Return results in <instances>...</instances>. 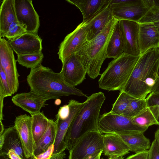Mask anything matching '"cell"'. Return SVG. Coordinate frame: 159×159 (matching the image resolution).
Returning a JSON list of instances; mask_svg holds the SVG:
<instances>
[{
    "mask_svg": "<svg viewBox=\"0 0 159 159\" xmlns=\"http://www.w3.org/2000/svg\"><path fill=\"white\" fill-rule=\"evenodd\" d=\"M158 47L151 48L140 55L128 81L120 91L145 99L151 92L158 78Z\"/></svg>",
    "mask_w": 159,
    "mask_h": 159,
    "instance_id": "obj_1",
    "label": "cell"
},
{
    "mask_svg": "<svg viewBox=\"0 0 159 159\" xmlns=\"http://www.w3.org/2000/svg\"><path fill=\"white\" fill-rule=\"evenodd\" d=\"M27 81L31 90L49 100L72 95L86 98L88 97L67 83L60 72H55L41 64L30 69Z\"/></svg>",
    "mask_w": 159,
    "mask_h": 159,
    "instance_id": "obj_2",
    "label": "cell"
},
{
    "mask_svg": "<svg viewBox=\"0 0 159 159\" xmlns=\"http://www.w3.org/2000/svg\"><path fill=\"white\" fill-rule=\"evenodd\" d=\"M118 21L113 16L98 34L87 41L74 53L92 79L100 75L101 67L107 58L108 44Z\"/></svg>",
    "mask_w": 159,
    "mask_h": 159,
    "instance_id": "obj_3",
    "label": "cell"
},
{
    "mask_svg": "<svg viewBox=\"0 0 159 159\" xmlns=\"http://www.w3.org/2000/svg\"><path fill=\"white\" fill-rule=\"evenodd\" d=\"M106 98L102 92L88 96L71 123L64 141L69 151L76 141L87 133L98 131V122L101 107Z\"/></svg>",
    "mask_w": 159,
    "mask_h": 159,
    "instance_id": "obj_4",
    "label": "cell"
},
{
    "mask_svg": "<svg viewBox=\"0 0 159 159\" xmlns=\"http://www.w3.org/2000/svg\"><path fill=\"white\" fill-rule=\"evenodd\" d=\"M140 56L123 53L113 59L101 75L99 87L108 91H120L130 77Z\"/></svg>",
    "mask_w": 159,
    "mask_h": 159,
    "instance_id": "obj_5",
    "label": "cell"
},
{
    "mask_svg": "<svg viewBox=\"0 0 159 159\" xmlns=\"http://www.w3.org/2000/svg\"><path fill=\"white\" fill-rule=\"evenodd\" d=\"M132 118L118 115L110 111L105 113L99 117L98 130L101 134H112L125 135L143 133L148 128L138 126L132 122Z\"/></svg>",
    "mask_w": 159,
    "mask_h": 159,
    "instance_id": "obj_6",
    "label": "cell"
},
{
    "mask_svg": "<svg viewBox=\"0 0 159 159\" xmlns=\"http://www.w3.org/2000/svg\"><path fill=\"white\" fill-rule=\"evenodd\" d=\"M91 24V20L82 21L73 31L68 34L60 44L57 54L62 64L88 41V35Z\"/></svg>",
    "mask_w": 159,
    "mask_h": 159,
    "instance_id": "obj_7",
    "label": "cell"
},
{
    "mask_svg": "<svg viewBox=\"0 0 159 159\" xmlns=\"http://www.w3.org/2000/svg\"><path fill=\"white\" fill-rule=\"evenodd\" d=\"M110 7L118 20L139 22L148 10L144 0H111Z\"/></svg>",
    "mask_w": 159,
    "mask_h": 159,
    "instance_id": "obj_8",
    "label": "cell"
},
{
    "mask_svg": "<svg viewBox=\"0 0 159 159\" xmlns=\"http://www.w3.org/2000/svg\"><path fill=\"white\" fill-rule=\"evenodd\" d=\"M101 134L98 131H90L79 139L69 151L68 159H86L102 150Z\"/></svg>",
    "mask_w": 159,
    "mask_h": 159,
    "instance_id": "obj_9",
    "label": "cell"
},
{
    "mask_svg": "<svg viewBox=\"0 0 159 159\" xmlns=\"http://www.w3.org/2000/svg\"><path fill=\"white\" fill-rule=\"evenodd\" d=\"M13 50L8 40L0 39V65L3 69L13 94L16 93L19 86L16 62Z\"/></svg>",
    "mask_w": 159,
    "mask_h": 159,
    "instance_id": "obj_10",
    "label": "cell"
},
{
    "mask_svg": "<svg viewBox=\"0 0 159 159\" xmlns=\"http://www.w3.org/2000/svg\"><path fill=\"white\" fill-rule=\"evenodd\" d=\"M18 21L26 28L27 32L38 34L40 26L39 16L32 0H15Z\"/></svg>",
    "mask_w": 159,
    "mask_h": 159,
    "instance_id": "obj_11",
    "label": "cell"
},
{
    "mask_svg": "<svg viewBox=\"0 0 159 159\" xmlns=\"http://www.w3.org/2000/svg\"><path fill=\"white\" fill-rule=\"evenodd\" d=\"M118 24L124 43V53L133 56H140L141 52L139 43V23L123 20H119Z\"/></svg>",
    "mask_w": 159,
    "mask_h": 159,
    "instance_id": "obj_12",
    "label": "cell"
},
{
    "mask_svg": "<svg viewBox=\"0 0 159 159\" xmlns=\"http://www.w3.org/2000/svg\"><path fill=\"white\" fill-rule=\"evenodd\" d=\"M14 126L20 137L25 157L27 159L34 156L35 143L32 126L31 116L26 114L16 117Z\"/></svg>",
    "mask_w": 159,
    "mask_h": 159,
    "instance_id": "obj_13",
    "label": "cell"
},
{
    "mask_svg": "<svg viewBox=\"0 0 159 159\" xmlns=\"http://www.w3.org/2000/svg\"><path fill=\"white\" fill-rule=\"evenodd\" d=\"M84 103V102H80L73 99L70 100L68 103L70 108L68 117L64 120L56 118V134L53 154L63 152L66 149L64 141L66 134L73 120Z\"/></svg>",
    "mask_w": 159,
    "mask_h": 159,
    "instance_id": "obj_14",
    "label": "cell"
},
{
    "mask_svg": "<svg viewBox=\"0 0 159 159\" xmlns=\"http://www.w3.org/2000/svg\"><path fill=\"white\" fill-rule=\"evenodd\" d=\"M7 40L17 55L42 52V39L38 34L27 32L15 39Z\"/></svg>",
    "mask_w": 159,
    "mask_h": 159,
    "instance_id": "obj_15",
    "label": "cell"
},
{
    "mask_svg": "<svg viewBox=\"0 0 159 159\" xmlns=\"http://www.w3.org/2000/svg\"><path fill=\"white\" fill-rule=\"evenodd\" d=\"M48 99L31 90L28 92L18 93L11 99L13 103L24 111L29 113L31 116L38 113L46 105Z\"/></svg>",
    "mask_w": 159,
    "mask_h": 159,
    "instance_id": "obj_16",
    "label": "cell"
},
{
    "mask_svg": "<svg viewBox=\"0 0 159 159\" xmlns=\"http://www.w3.org/2000/svg\"><path fill=\"white\" fill-rule=\"evenodd\" d=\"M62 64L60 72L69 84L75 87L81 83L86 79V70L74 54Z\"/></svg>",
    "mask_w": 159,
    "mask_h": 159,
    "instance_id": "obj_17",
    "label": "cell"
},
{
    "mask_svg": "<svg viewBox=\"0 0 159 159\" xmlns=\"http://www.w3.org/2000/svg\"><path fill=\"white\" fill-rule=\"evenodd\" d=\"M139 43L141 55L151 48L158 47L159 33L153 23H139Z\"/></svg>",
    "mask_w": 159,
    "mask_h": 159,
    "instance_id": "obj_18",
    "label": "cell"
},
{
    "mask_svg": "<svg viewBox=\"0 0 159 159\" xmlns=\"http://www.w3.org/2000/svg\"><path fill=\"white\" fill-rule=\"evenodd\" d=\"M103 152L108 157H123L129 153L130 149L118 135L112 134H102Z\"/></svg>",
    "mask_w": 159,
    "mask_h": 159,
    "instance_id": "obj_19",
    "label": "cell"
},
{
    "mask_svg": "<svg viewBox=\"0 0 159 159\" xmlns=\"http://www.w3.org/2000/svg\"><path fill=\"white\" fill-rule=\"evenodd\" d=\"M77 7L82 13L83 22L88 21L100 10L110 3L111 0H67Z\"/></svg>",
    "mask_w": 159,
    "mask_h": 159,
    "instance_id": "obj_20",
    "label": "cell"
},
{
    "mask_svg": "<svg viewBox=\"0 0 159 159\" xmlns=\"http://www.w3.org/2000/svg\"><path fill=\"white\" fill-rule=\"evenodd\" d=\"M4 143L0 150V155L7 156L11 150H13L22 159H27L25 156L21 139L14 126L5 129Z\"/></svg>",
    "mask_w": 159,
    "mask_h": 159,
    "instance_id": "obj_21",
    "label": "cell"
},
{
    "mask_svg": "<svg viewBox=\"0 0 159 159\" xmlns=\"http://www.w3.org/2000/svg\"><path fill=\"white\" fill-rule=\"evenodd\" d=\"M15 0H3L0 9V38L5 37L8 27L12 22L18 21Z\"/></svg>",
    "mask_w": 159,
    "mask_h": 159,
    "instance_id": "obj_22",
    "label": "cell"
},
{
    "mask_svg": "<svg viewBox=\"0 0 159 159\" xmlns=\"http://www.w3.org/2000/svg\"><path fill=\"white\" fill-rule=\"evenodd\" d=\"M110 3L90 19L92 21V24L88 35V41L92 39L98 34L114 16L110 7Z\"/></svg>",
    "mask_w": 159,
    "mask_h": 159,
    "instance_id": "obj_23",
    "label": "cell"
},
{
    "mask_svg": "<svg viewBox=\"0 0 159 159\" xmlns=\"http://www.w3.org/2000/svg\"><path fill=\"white\" fill-rule=\"evenodd\" d=\"M128 146L130 151L135 153L149 149L150 147V140L140 133L125 135H118Z\"/></svg>",
    "mask_w": 159,
    "mask_h": 159,
    "instance_id": "obj_24",
    "label": "cell"
},
{
    "mask_svg": "<svg viewBox=\"0 0 159 159\" xmlns=\"http://www.w3.org/2000/svg\"><path fill=\"white\" fill-rule=\"evenodd\" d=\"M56 130V120L54 121L53 120L49 119L46 131L39 141L35 144L34 156L43 152L51 145L54 144Z\"/></svg>",
    "mask_w": 159,
    "mask_h": 159,
    "instance_id": "obj_25",
    "label": "cell"
},
{
    "mask_svg": "<svg viewBox=\"0 0 159 159\" xmlns=\"http://www.w3.org/2000/svg\"><path fill=\"white\" fill-rule=\"evenodd\" d=\"M118 21L115 26L108 44L107 58L114 59L119 57L124 53V43Z\"/></svg>",
    "mask_w": 159,
    "mask_h": 159,
    "instance_id": "obj_26",
    "label": "cell"
},
{
    "mask_svg": "<svg viewBox=\"0 0 159 159\" xmlns=\"http://www.w3.org/2000/svg\"><path fill=\"white\" fill-rule=\"evenodd\" d=\"M32 132L35 144L44 134L47 128L49 119L43 112L31 115Z\"/></svg>",
    "mask_w": 159,
    "mask_h": 159,
    "instance_id": "obj_27",
    "label": "cell"
},
{
    "mask_svg": "<svg viewBox=\"0 0 159 159\" xmlns=\"http://www.w3.org/2000/svg\"><path fill=\"white\" fill-rule=\"evenodd\" d=\"M148 10L138 22L139 23H154L159 21V0H144Z\"/></svg>",
    "mask_w": 159,
    "mask_h": 159,
    "instance_id": "obj_28",
    "label": "cell"
},
{
    "mask_svg": "<svg viewBox=\"0 0 159 159\" xmlns=\"http://www.w3.org/2000/svg\"><path fill=\"white\" fill-rule=\"evenodd\" d=\"M132 120L134 124L142 127L148 128L152 125H158L156 120L148 107L132 118Z\"/></svg>",
    "mask_w": 159,
    "mask_h": 159,
    "instance_id": "obj_29",
    "label": "cell"
},
{
    "mask_svg": "<svg viewBox=\"0 0 159 159\" xmlns=\"http://www.w3.org/2000/svg\"><path fill=\"white\" fill-rule=\"evenodd\" d=\"M17 61L22 66L30 69L41 65L43 58L42 52L36 54L17 55Z\"/></svg>",
    "mask_w": 159,
    "mask_h": 159,
    "instance_id": "obj_30",
    "label": "cell"
},
{
    "mask_svg": "<svg viewBox=\"0 0 159 159\" xmlns=\"http://www.w3.org/2000/svg\"><path fill=\"white\" fill-rule=\"evenodd\" d=\"M134 98L123 91H120L110 112L115 114L123 115L130 102Z\"/></svg>",
    "mask_w": 159,
    "mask_h": 159,
    "instance_id": "obj_31",
    "label": "cell"
},
{
    "mask_svg": "<svg viewBox=\"0 0 159 159\" xmlns=\"http://www.w3.org/2000/svg\"><path fill=\"white\" fill-rule=\"evenodd\" d=\"M147 107L145 99L134 97L130 102L123 115L133 118Z\"/></svg>",
    "mask_w": 159,
    "mask_h": 159,
    "instance_id": "obj_32",
    "label": "cell"
},
{
    "mask_svg": "<svg viewBox=\"0 0 159 159\" xmlns=\"http://www.w3.org/2000/svg\"><path fill=\"white\" fill-rule=\"evenodd\" d=\"M150 109L159 125V93H150L145 98Z\"/></svg>",
    "mask_w": 159,
    "mask_h": 159,
    "instance_id": "obj_33",
    "label": "cell"
},
{
    "mask_svg": "<svg viewBox=\"0 0 159 159\" xmlns=\"http://www.w3.org/2000/svg\"><path fill=\"white\" fill-rule=\"evenodd\" d=\"M25 27L18 21L12 23L8 27L5 37L8 40L15 39L27 33Z\"/></svg>",
    "mask_w": 159,
    "mask_h": 159,
    "instance_id": "obj_34",
    "label": "cell"
},
{
    "mask_svg": "<svg viewBox=\"0 0 159 159\" xmlns=\"http://www.w3.org/2000/svg\"><path fill=\"white\" fill-rule=\"evenodd\" d=\"M0 94L4 98L13 94L8 83L6 74L0 65Z\"/></svg>",
    "mask_w": 159,
    "mask_h": 159,
    "instance_id": "obj_35",
    "label": "cell"
},
{
    "mask_svg": "<svg viewBox=\"0 0 159 159\" xmlns=\"http://www.w3.org/2000/svg\"><path fill=\"white\" fill-rule=\"evenodd\" d=\"M148 159H159V144L155 139L149 149Z\"/></svg>",
    "mask_w": 159,
    "mask_h": 159,
    "instance_id": "obj_36",
    "label": "cell"
},
{
    "mask_svg": "<svg viewBox=\"0 0 159 159\" xmlns=\"http://www.w3.org/2000/svg\"><path fill=\"white\" fill-rule=\"evenodd\" d=\"M54 150V144L51 145L46 150L43 152L36 156L32 158L33 159H50Z\"/></svg>",
    "mask_w": 159,
    "mask_h": 159,
    "instance_id": "obj_37",
    "label": "cell"
},
{
    "mask_svg": "<svg viewBox=\"0 0 159 159\" xmlns=\"http://www.w3.org/2000/svg\"><path fill=\"white\" fill-rule=\"evenodd\" d=\"M70 108L69 105H65L61 107L58 110L56 116V118L61 120L66 119L69 116Z\"/></svg>",
    "mask_w": 159,
    "mask_h": 159,
    "instance_id": "obj_38",
    "label": "cell"
},
{
    "mask_svg": "<svg viewBox=\"0 0 159 159\" xmlns=\"http://www.w3.org/2000/svg\"><path fill=\"white\" fill-rule=\"evenodd\" d=\"M149 150L130 155L125 159H148Z\"/></svg>",
    "mask_w": 159,
    "mask_h": 159,
    "instance_id": "obj_39",
    "label": "cell"
},
{
    "mask_svg": "<svg viewBox=\"0 0 159 159\" xmlns=\"http://www.w3.org/2000/svg\"><path fill=\"white\" fill-rule=\"evenodd\" d=\"M7 156L10 159H22V158L13 150H10L8 152Z\"/></svg>",
    "mask_w": 159,
    "mask_h": 159,
    "instance_id": "obj_40",
    "label": "cell"
},
{
    "mask_svg": "<svg viewBox=\"0 0 159 159\" xmlns=\"http://www.w3.org/2000/svg\"><path fill=\"white\" fill-rule=\"evenodd\" d=\"M66 157V153L63 152H61L52 154L50 159H64Z\"/></svg>",
    "mask_w": 159,
    "mask_h": 159,
    "instance_id": "obj_41",
    "label": "cell"
},
{
    "mask_svg": "<svg viewBox=\"0 0 159 159\" xmlns=\"http://www.w3.org/2000/svg\"><path fill=\"white\" fill-rule=\"evenodd\" d=\"M150 93H159V78H158L157 80Z\"/></svg>",
    "mask_w": 159,
    "mask_h": 159,
    "instance_id": "obj_42",
    "label": "cell"
},
{
    "mask_svg": "<svg viewBox=\"0 0 159 159\" xmlns=\"http://www.w3.org/2000/svg\"><path fill=\"white\" fill-rule=\"evenodd\" d=\"M103 150L100 152L89 156L86 159H101V156Z\"/></svg>",
    "mask_w": 159,
    "mask_h": 159,
    "instance_id": "obj_43",
    "label": "cell"
},
{
    "mask_svg": "<svg viewBox=\"0 0 159 159\" xmlns=\"http://www.w3.org/2000/svg\"><path fill=\"white\" fill-rule=\"evenodd\" d=\"M155 139L157 140L159 144V128L155 133Z\"/></svg>",
    "mask_w": 159,
    "mask_h": 159,
    "instance_id": "obj_44",
    "label": "cell"
},
{
    "mask_svg": "<svg viewBox=\"0 0 159 159\" xmlns=\"http://www.w3.org/2000/svg\"><path fill=\"white\" fill-rule=\"evenodd\" d=\"M0 135H2L5 129L4 128V125L2 123V121H0Z\"/></svg>",
    "mask_w": 159,
    "mask_h": 159,
    "instance_id": "obj_45",
    "label": "cell"
},
{
    "mask_svg": "<svg viewBox=\"0 0 159 159\" xmlns=\"http://www.w3.org/2000/svg\"><path fill=\"white\" fill-rule=\"evenodd\" d=\"M107 159H123L124 157H117V156H112L110 157ZM101 159H103L102 158Z\"/></svg>",
    "mask_w": 159,
    "mask_h": 159,
    "instance_id": "obj_46",
    "label": "cell"
},
{
    "mask_svg": "<svg viewBox=\"0 0 159 159\" xmlns=\"http://www.w3.org/2000/svg\"><path fill=\"white\" fill-rule=\"evenodd\" d=\"M0 159H10L7 156L0 155Z\"/></svg>",
    "mask_w": 159,
    "mask_h": 159,
    "instance_id": "obj_47",
    "label": "cell"
},
{
    "mask_svg": "<svg viewBox=\"0 0 159 159\" xmlns=\"http://www.w3.org/2000/svg\"><path fill=\"white\" fill-rule=\"evenodd\" d=\"M155 26L157 28L159 33V21L153 23Z\"/></svg>",
    "mask_w": 159,
    "mask_h": 159,
    "instance_id": "obj_48",
    "label": "cell"
},
{
    "mask_svg": "<svg viewBox=\"0 0 159 159\" xmlns=\"http://www.w3.org/2000/svg\"><path fill=\"white\" fill-rule=\"evenodd\" d=\"M158 47H159V45L158 46ZM158 78H159V68L158 72Z\"/></svg>",
    "mask_w": 159,
    "mask_h": 159,
    "instance_id": "obj_49",
    "label": "cell"
}]
</instances>
